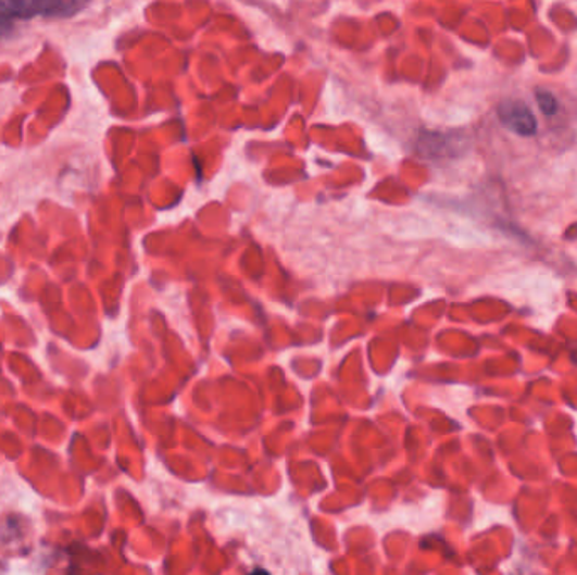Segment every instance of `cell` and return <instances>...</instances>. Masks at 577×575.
<instances>
[{
	"label": "cell",
	"mask_w": 577,
	"mask_h": 575,
	"mask_svg": "<svg viewBox=\"0 0 577 575\" xmlns=\"http://www.w3.org/2000/svg\"><path fill=\"white\" fill-rule=\"evenodd\" d=\"M93 0H0V41L21 24L35 20H66L85 11Z\"/></svg>",
	"instance_id": "obj_1"
},
{
	"label": "cell",
	"mask_w": 577,
	"mask_h": 575,
	"mask_svg": "<svg viewBox=\"0 0 577 575\" xmlns=\"http://www.w3.org/2000/svg\"><path fill=\"white\" fill-rule=\"evenodd\" d=\"M499 117L503 127L522 137H532L537 133V118L530 107L518 100H506L499 107Z\"/></svg>",
	"instance_id": "obj_2"
},
{
	"label": "cell",
	"mask_w": 577,
	"mask_h": 575,
	"mask_svg": "<svg viewBox=\"0 0 577 575\" xmlns=\"http://www.w3.org/2000/svg\"><path fill=\"white\" fill-rule=\"evenodd\" d=\"M537 103L545 115H554L557 112L559 103L554 95L548 90H537Z\"/></svg>",
	"instance_id": "obj_3"
}]
</instances>
